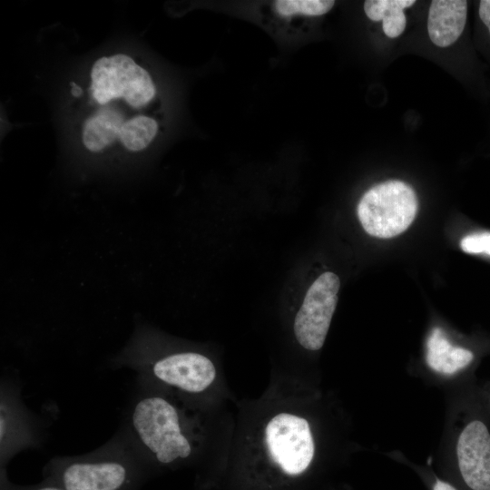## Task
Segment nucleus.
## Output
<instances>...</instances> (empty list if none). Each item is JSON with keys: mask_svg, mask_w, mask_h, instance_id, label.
I'll use <instances>...</instances> for the list:
<instances>
[{"mask_svg": "<svg viewBox=\"0 0 490 490\" xmlns=\"http://www.w3.org/2000/svg\"><path fill=\"white\" fill-rule=\"evenodd\" d=\"M151 472L125 436L83 456L52 458L43 477L64 490H141Z\"/></svg>", "mask_w": 490, "mask_h": 490, "instance_id": "obj_1", "label": "nucleus"}, {"mask_svg": "<svg viewBox=\"0 0 490 490\" xmlns=\"http://www.w3.org/2000/svg\"><path fill=\"white\" fill-rule=\"evenodd\" d=\"M127 438L151 471L186 460L192 446L177 408L166 398L141 392L127 416Z\"/></svg>", "mask_w": 490, "mask_h": 490, "instance_id": "obj_2", "label": "nucleus"}, {"mask_svg": "<svg viewBox=\"0 0 490 490\" xmlns=\"http://www.w3.org/2000/svg\"><path fill=\"white\" fill-rule=\"evenodd\" d=\"M116 363L134 370L141 382L150 377L192 394L207 389L216 377L213 363L206 356L191 351L153 357L128 344Z\"/></svg>", "mask_w": 490, "mask_h": 490, "instance_id": "obj_3", "label": "nucleus"}, {"mask_svg": "<svg viewBox=\"0 0 490 490\" xmlns=\"http://www.w3.org/2000/svg\"><path fill=\"white\" fill-rule=\"evenodd\" d=\"M91 94L99 105L123 100L131 108L142 110L155 97L150 74L127 54L103 56L91 70Z\"/></svg>", "mask_w": 490, "mask_h": 490, "instance_id": "obj_4", "label": "nucleus"}, {"mask_svg": "<svg viewBox=\"0 0 490 490\" xmlns=\"http://www.w3.org/2000/svg\"><path fill=\"white\" fill-rule=\"evenodd\" d=\"M418 208L413 188L398 180H389L370 188L358 204V220L369 235L387 239L405 231Z\"/></svg>", "mask_w": 490, "mask_h": 490, "instance_id": "obj_5", "label": "nucleus"}, {"mask_svg": "<svg viewBox=\"0 0 490 490\" xmlns=\"http://www.w3.org/2000/svg\"><path fill=\"white\" fill-rule=\"evenodd\" d=\"M266 441L272 462L283 475H303L314 457V441L309 425L299 416L280 413L266 426Z\"/></svg>", "mask_w": 490, "mask_h": 490, "instance_id": "obj_6", "label": "nucleus"}, {"mask_svg": "<svg viewBox=\"0 0 490 490\" xmlns=\"http://www.w3.org/2000/svg\"><path fill=\"white\" fill-rule=\"evenodd\" d=\"M339 279L333 272L322 273L309 288L294 321V332L299 343L306 349L322 348L334 314Z\"/></svg>", "mask_w": 490, "mask_h": 490, "instance_id": "obj_7", "label": "nucleus"}, {"mask_svg": "<svg viewBox=\"0 0 490 490\" xmlns=\"http://www.w3.org/2000/svg\"><path fill=\"white\" fill-rule=\"evenodd\" d=\"M456 470L465 490H490V430L481 417L469 420L456 446Z\"/></svg>", "mask_w": 490, "mask_h": 490, "instance_id": "obj_8", "label": "nucleus"}, {"mask_svg": "<svg viewBox=\"0 0 490 490\" xmlns=\"http://www.w3.org/2000/svg\"><path fill=\"white\" fill-rule=\"evenodd\" d=\"M38 442L32 418L20 403L17 392L2 386L1 391V467L22 449Z\"/></svg>", "mask_w": 490, "mask_h": 490, "instance_id": "obj_9", "label": "nucleus"}, {"mask_svg": "<svg viewBox=\"0 0 490 490\" xmlns=\"http://www.w3.org/2000/svg\"><path fill=\"white\" fill-rule=\"evenodd\" d=\"M467 10V1H432L427 17V32L431 41L440 47L453 44L465 30Z\"/></svg>", "mask_w": 490, "mask_h": 490, "instance_id": "obj_10", "label": "nucleus"}, {"mask_svg": "<svg viewBox=\"0 0 490 490\" xmlns=\"http://www.w3.org/2000/svg\"><path fill=\"white\" fill-rule=\"evenodd\" d=\"M472 350L453 346L440 328H435L426 342V363L436 372L452 375L474 361Z\"/></svg>", "mask_w": 490, "mask_h": 490, "instance_id": "obj_11", "label": "nucleus"}, {"mask_svg": "<svg viewBox=\"0 0 490 490\" xmlns=\"http://www.w3.org/2000/svg\"><path fill=\"white\" fill-rule=\"evenodd\" d=\"M125 121L124 114L115 108L99 110L83 124V145L93 153L103 152L119 138L120 130Z\"/></svg>", "mask_w": 490, "mask_h": 490, "instance_id": "obj_12", "label": "nucleus"}, {"mask_svg": "<svg viewBox=\"0 0 490 490\" xmlns=\"http://www.w3.org/2000/svg\"><path fill=\"white\" fill-rule=\"evenodd\" d=\"M415 3L414 0H367L364 2V11L370 20L382 21L385 34L395 38L406 28L404 9Z\"/></svg>", "mask_w": 490, "mask_h": 490, "instance_id": "obj_13", "label": "nucleus"}, {"mask_svg": "<svg viewBox=\"0 0 490 490\" xmlns=\"http://www.w3.org/2000/svg\"><path fill=\"white\" fill-rule=\"evenodd\" d=\"M158 122L145 114H137L127 119L122 124L118 140L129 152H138L144 150L155 138Z\"/></svg>", "mask_w": 490, "mask_h": 490, "instance_id": "obj_14", "label": "nucleus"}, {"mask_svg": "<svg viewBox=\"0 0 490 490\" xmlns=\"http://www.w3.org/2000/svg\"><path fill=\"white\" fill-rule=\"evenodd\" d=\"M331 0H279L274 9L281 16H318L327 14L334 5Z\"/></svg>", "mask_w": 490, "mask_h": 490, "instance_id": "obj_15", "label": "nucleus"}, {"mask_svg": "<svg viewBox=\"0 0 490 490\" xmlns=\"http://www.w3.org/2000/svg\"><path fill=\"white\" fill-rule=\"evenodd\" d=\"M460 246L465 252L490 255V232L484 231L464 237Z\"/></svg>", "mask_w": 490, "mask_h": 490, "instance_id": "obj_16", "label": "nucleus"}, {"mask_svg": "<svg viewBox=\"0 0 490 490\" xmlns=\"http://www.w3.org/2000/svg\"><path fill=\"white\" fill-rule=\"evenodd\" d=\"M0 490H64L57 484L43 479L42 482L34 485H16L7 478L5 468H1Z\"/></svg>", "mask_w": 490, "mask_h": 490, "instance_id": "obj_17", "label": "nucleus"}, {"mask_svg": "<svg viewBox=\"0 0 490 490\" xmlns=\"http://www.w3.org/2000/svg\"><path fill=\"white\" fill-rule=\"evenodd\" d=\"M478 18L490 40V0L478 2Z\"/></svg>", "mask_w": 490, "mask_h": 490, "instance_id": "obj_18", "label": "nucleus"}, {"mask_svg": "<svg viewBox=\"0 0 490 490\" xmlns=\"http://www.w3.org/2000/svg\"><path fill=\"white\" fill-rule=\"evenodd\" d=\"M431 490H460L452 483L443 480L438 477H435L431 485Z\"/></svg>", "mask_w": 490, "mask_h": 490, "instance_id": "obj_19", "label": "nucleus"}, {"mask_svg": "<svg viewBox=\"0 0 490 490\" xmlns=\"http://www.w3.org/2000/svg\"><path fill=\"white\" fill-rule=\"evenodd\" d=\"M71 93L74 96L78 97L83 93V90L80 86H78L74 83H72Z\"/></svg>", "mask_w": 490, "mask_h": 490, "instance_id": "obj_20", "label": "nucleus"}]
</instances>
